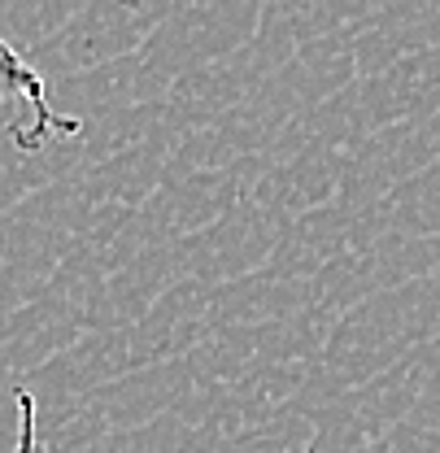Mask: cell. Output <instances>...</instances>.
Returning <instances> with one entry per match:
<instances>
[{
	"label": "cell",
	"instance_id": "7a4b0ae2",
	"mask_svg": "<svg viewBox=\"0 0 440 453\" xmlns=\"http://www.w3.org/2000/svg\"><path fill=\"white\" fill-rule=\"evenodd\" d=\"M13 410H18V445L13 453H49L44 441H40V414H35V396L27 388L13 393Z\"/></svg>",
	"mask_w": 440,
	"mask_h": 453
},
{
	"label": "cell",
	"instance_id": "3957f363",
	"mask_svg": "<svg viewBox=\"0 0 440 453\" xmlns=\"http://www.w3.org/2000/svg\"><path fill=\"white\" fill-rule=\"evenodd\" d=\"M305 453H319V449H314V445H310V449H305Z\"/></svg>",
	"mask_w": 440,
	"mask_h": 453
},
{
	"label": "cell",
	"instance_id": "6da1fadb",
	"mask_svg": "<svg viewBox=\"0 0 440 453\" xmlns=\"http://www.w3.org/2000/svg\"><path fill=\"white\" fill-rule=\"evenodd\" d=\"M79 131L83 122L70 113H57V105L49 101L40 70L13 44L0 40V135L13 149L35 153L57 135H79Z\"/></svg>",
	"mask_w": 440,
	"mask_h": 453
}]
</instances>
